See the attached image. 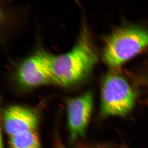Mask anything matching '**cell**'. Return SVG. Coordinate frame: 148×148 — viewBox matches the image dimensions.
<instances>
[{
  "instance_id": "1",
  "label": "cell",
  "mask_w": 148,
  "mask_h": 148,
  "mask_svg": "<svg viewBox=\"0 0 148 148\" xmlns=\"http://www.w3.org/2000/svg\"><path fill=\"white\" fill-rule=\"evenodd\" d=\"M55 84L69 87L81 83L90 76L98 55L87 27L83 24L71 50L59 55L49 53Z\"/></svg>"
},
{
  "instance_id": "2",
  "label": "cell",
  "mask_w": 148,
  "mask_h": 148,
  "mask_svg": "<svg viewBox=\"0 0 148 148\" xmlns=\"http://www.w3.org/2000/svg\"><path fill=\"white\" fill-rule=\"evenodd\" d=\"M147 48L148 29L132 25L121 27L106 39L103 60L109 67L117 68Z\"/></svg>"
},
{
  "instance_id": "3",
  "label": "cell",
  "mask_w": 148,
  "mask_h": 148,
  "mask_svg": "<svg viewBox=\"0 0 148 148\" xmlns=\"http://www.w3.org/2000/svg\"><path fill=\"white\" fill-rule=\"evenodd\" d=\"M101 97L102 116H124L134 108L136 94L123 77L111 73L103 79Z\"/></svg>"
},
{
  "instance_id": "4",
  "label": "cell",
  "mask_w": 148,
  "mask_h": 148,
  "mask_svg": "<svg viewBox=\"0 0 148 148\" xmlns=\"http://www.w3.org/2000/svg\"><path fill=\"white\" fill-rule=\"evenodd\" d=\"M14 78L17 84L25 89L54 84L49 52L37 51L25 58L17 68Z\"/></svg>"
},
{
  "instance_id": "5",
  "label": "cell",
  "mask_w": 148,
  "mask_h": 148,
  "mask_svg": "<svg viewBox=\"0 0 148 148\" xmlns=\"http://www.w3.org/2000/svg\"><path fill=\"white\" fill-rule=\"evenodd\" d=\"M93 103V95L90 91L66 101L69 137L72 143L85 135Z\"/></svg>"
},
{
  "instance_id": "6",
  "label": "cell",
  "mask_w": 148,
  "mask_h": 148,
  "mask_svg": "<svg viewBox=\"0 0 148 148\" xmlns=\"http://www.w3.org/2000/svg\"><path fill=\"white\" fill-rule=\"evenodd\" d=\"M3 124L9 137L29 131H37L39 118L33 109L19 106H10L4 110Z\"/></svg>"
},
{
  "instance_id": "7",
  "label": "cell",
  "mask_w": 148,
  "mask_h": 148,
  "mask_svg": "<svg viewBox=\"0 0 148 148\" xmlns=\"http://www.w3.org/2000/svg\"><path fill=\"white\" fill-rule=\"evenodd\" d=\"M37 132L29 131L9 137V148H42Z\"/></svg>"
},
{
  "instance_id": "8",
  "label": "cell",
  "mask_w": 148,
  "mask_h": 148,
  "mask_svg": "<svg viewBox=\"0 0 148 148\" xmlns=\"http://www.w3.org/2000/svg\"><path fill=\"white\" fill-rule=\"evenodd\" d=\"M56 148H69L66 147L64 145H63L60 142V141H58L56 142Z\"/></svg>"
}]
</instances>
